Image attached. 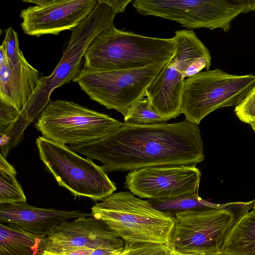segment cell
Wrapping results in <instances>:
<instances>
[{
	"label": "cell",
	"mask_w": 255,
	"mask_h": 255,
	"mask_svg": "<svg viewBox=\"0 0 255 255\" xmlns=\"http://www.w3.org/2000/svg\"><path fill=\"white\" fill-rule=\"evenodd\" d=\"M68 147L87 158L101 161L107 173L151 166H196L204 159L200 128L186 120L149 125L123 123L97 141Z\"/></svg>",
	"instance_id": "6da1fadb"
},
{
	"label": "cell",
	"mask_w": 255,
	"mask_h": 255,
	"mask_svg": "<svg viewBox=\"0 0 255 255\" xmlns=\"http://www.w3.org/2000/svg\"><path fill=\"white\" fill-rule=\"evenodd\" d=\"M92 216L104 222L125 242L171 244L175 219L148 200L130 192L113 193L92 208Z\"/></svg>",
	"instance_id": "7a4b0ae2"
},
{
	"label": "cell",
	"mask_w": 255,
	"mask_h": 255,
	"mask_svg": "<svg viewBox=\"0 0 255 255\" xmlns=\"http://www.w3.org/2000/svg\"><path fill=\"white\" fill-rule=\"evenodd\" d=\"M176 46L174 37H151L110 28L98 34L89 44L83 68L100 71L142 68L169 60Z\"/></svg>",
	"instance_id": "3957f363"
},
{
	"label": "cell",
	"mask_w": 255,
	"mask_h": 255,
	"mask_svg": "<svg viewBox=\"0 0 255 255\" xmlns=\"http://www.w3.org/2000/svg\"><path fill=\"white\" fill-rule=\"evenodd\" d=\"M92 12L72 30L63 56L51 74L42 76L39 85L23 110L19 119L28 125L50 102L54 89L73 81L81 69V61L89 44L102 31L115 27L117 13L101 0Z\"/></svg>",
	"instance_id": "277c9868"
},
{
	"label": "cell",
	"mask_w": 255,
	"mask_h": 255,
	"mask_svg": "<svg viewBox=\"0 0 255 255\" xmlns=\"http://www.w3.org/2000/svg\"><path fill=\"white\" fill-rule=\"evenodd\" d=\"M123 124L105 114L73 102L57 100L45 106L34 126L49 140L76 146L97 141Z\"/></svg>",
	"instance_id": "5b68a950"
},
{
	"label": "cell",
	"mask_w": 255,
	"mask_h": 255,
	"mask_svg": "<svg viewBox=\"0 0 255 255\" xmlns=\"http://www.w3.org/2000/svg\"><path fill=\"white\" fill-rule=\"evenodd\" d=\"M40 158L59 185L75 197L84 196L102 201L116 190L102 166L85 158L66 145L43 136L36 139Z\"/></svg>",
	"instance_id": "8992f818"
},
{
	"label": "cell",
	"mask_w": 255,
	"mask_h": 255,
	"mask_svg": "<svg viewBox=\"0 0 255 255\" xmlns=\"http://www.w3.org/2000/svg\"><path fill=\"white\" fill-rule=\"evenodd\" d=\"M169 60L126 70L100 71L83 68L73 81L91 100L125 117L132 104L146 96L147 88Z\"/></svg>",
	"instance_id": "52a82bcc"
},
{
	"label": "cell",
	"mask_w": 255,
	"mask_h": 255,
	"mask_svg": "<svg viewBox=\"0 0 255 255\" xmlns=\"http://www.w3.org/2000/svg\"><path fill=\"white\" fill-rule=\"evenodd\" d=\"M255 86V75L231 74L216 69L187 78L182 98L181 113L198 125L214 111L240 105Z\"/></svg>",
	"instance_id": "ba28073f"
},
{
	"label": "cell",
	"mask_w": 255,
	"mask_h": 255,
	"mask_svg": "<svg viewBox=\"0 0 255 255\" xmlns=\"http://www.w3.org/2000/svg\"><path fill=\"white\" fill-rule=\"evenodd\" d=\"M254 203L237 208L199 209L174 213L170 245L173 250L207 254L222 247L236 221Z\"/></svg>",
	"instance_id": "9c48e42d"
},
{
	"label": "cell",
	"mask_w": 255,
	"mask_h": 255,
	"mask_svg": "<svg viewBox=\"0 0 255 255\" xmlns=\"http://www.w3.org/2000/svg\"><path fill=\"white\" fill-rule=\"evenodd\" d=\"M132 6L142 15L172 20L188 29L220 28L228 32L231 22L249 12L247 0H134Z\"/></svg>",
	"instance_id": "30bf717a"
},
{
	"label": "cell",
	"mask_w": 255,
	"mask_h": 255,
	"mask_svg": "<svg viewBox=\"0 0 255 255\" xmlns=\"http://www.w3.org/2000/svg\"><path fill=\"white\" fill-rule=\"evenodd\" d=\"M201 177L194 166H151L130 171L125 187L139 198L169 199L198 193Z\"/></svg>",
	"instance_id": "8fae6325"
},
{
	"label": "cell",
	"mask_w": 255,
	"mask_h": 255,
	"mask_svg": "<svg viewBox=\"0 0 255 255\" xmlns=\"http://www.w3.org/2000/svg\"><path fill=\"white\" fill-rule=\"evenodd\" d=\"M35 4L21 10L20 25L27 35H58L78 26L94 9L98 0H23Z\"/></svg>",
	"instance_id": "7c38bea8"
},
{
	"label": "cell",
	"mask_w": 255,
	"mask_h": 255,
	"mask_svg": "<svg viewBox=\"0 0 255 255\" xmlns=\"http://www.w3.org/2000/svg\"><path fill=\"white\" fill-rule=\"evenodd\" d=\"M42 245L43 252L60 254L102 248L122 252L125 243L104 222L92 216L61 223L42 239Z\"/></svg>",
	"instance_id": "4fadbf2b"
},
{
	"label": "cell",
	"mask_w": 255,
	"mask_h": 255,
	"mask_svg": "<svg viewBox=\"0 0 255 255\" xmlns=\"http://www.w3.org/2000/svg\"><path fill=\"white\" fill-rule=\"evenodd\" d=\"M92 216V213L79 210L36 207L26 202L3 204L0 206L1 224L42 238L46 237L53 228L64 221Z\"/></svg>",
	"instance_id": "5bb4252c"
},
{
	"label": "cell",
	"mask_w": 255,
	"mask_h": 255,
	"mask_svg": "<svg viewBox=\"0 0 255 255\" xmlns=\"http://www.w3.org/2000/svg\"><path fill=\"white\" fill-rule=\"evenodd\" d=\"M42 76L23 55L12 66L0 65V102L20 113L35 93Z\"/></svg>",
	"instance_id": "9a60e30c"
},
{
	"label": "cell",
	"mask_w": 255,
	"mask_h": 255,
	"mask_svg": "<svg viewBox=\"0 0 255 255\" xmlns=\"http://www.w3.org/2000/svg\"><path fill=\"white\" fill-rule=\"evenodd\" d=\"M185 77L170 59L145 93L149 104L164 122L181 113Z\"/></svg>",
	"instance_id": "2e32d148"
},
{
	"label": "cell",
	"mask_w": 255,
	"mask_h": 255,
	"mask_svg": "<svg viewBox=\"0 0 255 255\" xmlns=\"http://www.w3.org/2000/svg\"><path fill=\"white\" fill-rule=\"evenodd\" d=\"M173 37L176 43L175 53L187 63L189 77L204 69L209 70L210 52L193 30L176 31Z\"/></svg>",
	"instance_id": "e0dca14e"
},
{
	"label": "cell",
	"mask_w": 255,
	"mask_h": 255,
	"mask_svg": "<svg viewBox=\"0 0 255 255\" xmlns=\"http://www.w3.org/2000/svg\"><path fill=\"white\" fill-rule=\"evenodd\" d=\"M222 250L230 255H255V211L236 221Z\"/></svg>",
	"instance_id": "ac0fdd59"
},
{
	"label": "cell",
	"mask_w": 255,
	"mask_h": 255,
	"mask_svg": "<svg viewBox=\"0 0 255 255\" xmlns=\"http://www.w3.org/2000/svg\"><path fill=\"white\" fill-rule=\"evenodd\" d=\"M42 238L0 224V255H42Z\"/></svg>",
	"instance_id": "d6986e66"
},
{
	"label": "cell",
	"mask_w": 255,
	"mask_h": 255,
	"mask_svg": "<svg viewBox=\"0 0 255 255\" xmlns=\"http://www.w3.org/2000/svg\"><path fill=\"white\" fill-rule=\"evenodd\" d=\"M157 209L172 214L177 212L199 209H237L245 207L248 202H232L216 204L205 201L200 197L198 193L181 196L165 200H148Z\"/></svg>",
	"instance_id": "ffe728a7"
},
{
	"label": "cell",
	"mask_w": 255,
	"mask_h": 255,
	"mask_svg": "<svg viewBox=\"0 0 255 255\" xmlns=\"http://www.w3.org/2000/svg\"><path fill=\"white\" fill-rule=\"evenodd\" d=\"M14 169L0 170V203L18 204L25 203L26 198L15 176Z\"/></svg>",
	"instance_id": "44dd1931"
},
{
	"label": "cell",
	"mask_w": 255,
	"mask_h": 255,
	"mask_svg": "<svg viewBox=\"0 0 255 255\" xmlns=\"http://www.w3.org/2000/svg\"><path fill=\"white\" fill-rule=\"evenodd\" d=\"M125 123L136 125H149L164 122L149 104L147 98H143L132 104L124 117Z\"/></svg>",
	"instance_id": "7402d4cb"
},
{
	"label": "cell",
	"mask_w": 255,
	"mask_h": 255,
	"mask_svg": "<svg viewBox=\"0 0 255 255\" xmlns=\"http://www.w3.org/2000/svg\"><path fill=\"white\" fill-rule=\"evenodd\" d=\"M173 249L170 245L154 243L125 244L119 255H172Z\"/></svg>",
	"instance_id": "603a6c76"
},
{
	"label": "cell",
	"mask_w": 255,
	"mask_h": 255,
	"mask_svg": "<svg viewBox=\"0 0 255 255\" xmlns=\"http://www.w3.org/2000/svg\"><path fill=\"white\" fill-rule=\"evenodd\" d=\"M5 37L3 43L8 61V65H14L23 55L21 51L17 32L12 27L4 30Z\"/></svg>",
	"instance_id": "cb8c5ba5"
},
{
	"label": "cell",
	"mask_w": 255,
	"mask_h": 255,
	"mask_svg": "<svg viewBox=\"0 0 255 255\" xmlns=\"http://www.w3.org/2000/svg\"><path fill=\"white\" fill-rule=\"evenodd\" d=\"M234 112L242 122L250 125L255 123V86L243 101L235 107Z\"/></svg>",
	"instance_id": "d4e9b609"
},
{
	"label": "cell",
	"mask_w": 255,
	"mask_h": 255,
	"mask_svg": "<svg viewBox=\"0 0 255 255\" xmlns=\"http://www.w3.org/2000/svg\"><path fill=\"white\" fill-rule=\"evenodd\" d=\"M20 113L13 107L0 102V133L5 131L19 119Z\"/></svg>",
	"instance_id": "484cf974"
},
{
	"label": "cell",
	"mask_w": 255,
	"mask_h": 255,
	"mask_svg": "<svg viewBox=\"0 0 255 255\" xmlns=\"http://www.w3.org/2000/svg\"><path fill=\"white\" fill-rule=\"evenodd\" d=\"M102 2L109 5L113 10L117 14L120 12H123L127 6L132 0H101Z\"/></svg>",
	"instance_id": "4316f807"
},
{
	"label": "cell",
	"mask_w": 255,
	"mask_h": 255,
	"mask_svg": "<svg viewBox=\"0 0 255 255\" xmlns=\"http://www.w3.org/2000/svg\"><path fill=\"white\" fill-rule=\"evenodd\" d=\"M121 253L112 249L102 248L94 250L89 255H119Z\"/></svg>",
	"instance_id": "83f0119b"
},
{
	"label": "cell",
	"mask_w": 255,
	"mask_h": 255,
	"mask_svg": "<svg viewBox=\"0 0 255 255\" xmlns=\"http://www.w3.org/2000/svg\"><path fill=\"white\" fill-rule=\"evenodd\" d=\"M8 64V61L6 50L4 45L2 43L0 47V66Z\"/></svg>",
	"instance_id": "f1b7e54d"
},
{
	"label": "cell",
	"mask_w": 255,
	"mask_h": 255,
	"mask_svg": "<svg viewBox=\"0 0 255 255\" xmlns=\"http://www.w3.org/2000/svg\"><path fill=\"white\" fill-rule=\"evenodd\" d=\"M172 255H205L204 254L195 253H184L173 250Z\"/></svg>",
	"instance_id": "f546056e"
},
{
	"label": "cell",
	"mask_w": 255,
	"mask_h": 255,
	"mask_svg": "<svg viewBox=\"0 0 255 255\" xmlns=\"http://www.w3.org/2000/svg\"><path fill=\"white\" fill-rule=\"evenodd\" d=\"M205 255H230L221 250V251L205 254Z\"/></svg>",
	"instance_id": "4dcf8cb0"
},
{
	"label": "cell",
	"mask_w": 255,
	"mask_h": 255,
	"mask_svg": "<svg viewBox=\"0 0 255 255\" xmlns=\"http://www.w3.org/2000/svg\"><path fill=\"white\" fill-rule=\"evenodd\" d=\"M251 127L255 132V123H253L250 124Z\"/></svg>",
	"instance_id": "1f68e13d"
},
{
	"label": "cell",
	"mask_w": 255,
	"mask_h": 255,
	"mask_svg": "<svg viewBox=\"0 0 255 255\" xmlns=\"http://www.w3.org/2000/svg\"><path fill=\"white\" fill-rule=\"evenodd\" d=\"M253 211H255V202H254V207H253Z\"/></svg>",
	"instance_id": "d6a6232c"
}]
</instances>
